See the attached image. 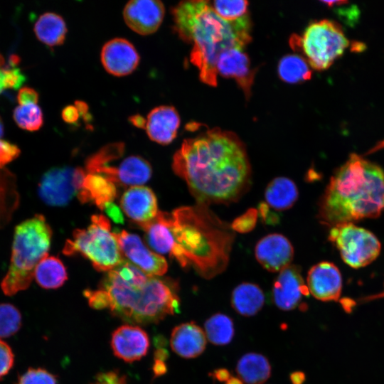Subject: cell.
<instances>
[{"label":"cell","instance_id":"cell-1","mask_svg":"<svg viewBox=\"0 0 384 384\" xmlns=\"http://www.w3.org/2000/svg\"><path fill=\"white\" fill-rule=\"evenodd\" d=\"M174 173L186 183L198 203H230L247 191L251 166L242 142L214 129L186 139L174 154Z\"/></svg>","mask_w":384,"mask_h":384},{"label":"cell","instance_id":"cell-2","mask_svg":"<svg viewBox=\"0 0 384 384\" xmlns=\"http://www.w3.org/2000/svg\"><path fill=\"white\" fill-rule=\"evenodd\" d=\"M89 305L108 309L131 324L157 323L178 313L180 299L176 284L145 274L129 262L107 272L96 289L84 292Z\"/></svg>","mask_w":384,"mask_h":384},{"label":"cell","instance_id":"cell-3","mask_svg":"<svg viewBox=\"0 0 384 384\" xmlns=\"http://www.w3.org/2000/svg\"><path fill=\"white\" fill-rule=\"evenodd\" d=\"M161 215L169 229L167 254L182 267H192L207 279L225 270L235 238L231 225L200 203Z\"/></svg>","mask_w":384,"mask_h":384},{"label":"cell","instance_id":"cell-4","mask_svg":"<svg viewBox=\"0 0 384 384\" xmlns=\"http://www.w3.org/2000/svg\"><path fill=\"white\" fill-rule=\"evenodd\" d=\"M384 210V170L351 154L331 176L319 204L322 223L334 227L378 217Z\"/></svg>","mask_w":384,"mask_h":384},{"label":"cell","instance_id":"cell-5","mask_svg":"<svg viewBox=\"0 0 384 384\" xmlns=\"http://www.w3.org/2000/svg\"><path fill=\"white\" fill-rule=\"evenodd\" d=\"M179 36L193 43L191 61L203 82L217 85V63L222 52L244 48L251 41L250 31L220 18L208 1L180 2L173 10Z\"/></svg>","mask_w":384,"mask_h":384},{"label":"cell","instance_id":"cell-6","mask_svg":"<svg viewBox=\"0 0 384 384\" xmlns=\"http://www.w3.org/2000/svg\"><path fill=\"white\" fill-rule=\"evenodd\" d=\"M52 230L42 215H36L16 227L11 262L1 287L8 296L27 289L38 264L48 255Z\"/></svg>","mask_w":384,"mask_h":384},{"label":"cell","instance_id":"cell-7","mask_svg":"<svg viewBox=\"0 0 384 384\" xmlns=\"http://www.w3.org/2000/svg\"><path fill=\"white\" fill-rule=\"evenodd\" d=\"M91 224L85 229H76L72 239L66 240L63 254H80L86 257L97 271L109 272L123 261L119 243L109 219L102 215H93Z\"/></svg>","mask_w":384,"mask_h":384},{"label":"cell","instance_id":"cell-8","mask_svg":"<svg viewBox=\"0 0 384 384\" xmlns=\"http://www.w3.org/2000/svg\"><path fill=\"white\" fill-rule=\"evenodd\" d=\"M291 41L292 48H300L309 65L316 70L328 69L350 45L341 26L329 19L311 23L302 37L293 36Z\"/></svg>","mask_w":384,"mask_h":384},{"label":"cell","instance_id":"cell-9","mask_svg":"<svg viewBox=\"0 0 384 384\" xmlns=\"http://www.w3.org/2000/svg\"><path fill=\"white\" fill-rule=\"evenodd\" d=\"M329 239L335 244L344 262L353 268L371 263L381 249L380 242L373 233L353 223L331 227Z\"/></svg>","mask_w":384,"mask_h":384},{"label":"cell","instance_id":"cell-10","mask_svg":"<svg viewBox=\"0 0 384 384\" xmlns=\"http://www.w3.org/2000/svg\"><path fill=\"white\" fill-rule=\"evenodd\" d=\"M85 175L82 168L53 167L43 175L38 184V195L47 205L65 206L77 196Z\"/></svg>","mask_w":384,"mask_h":384},{"label":"cell","instance_id":"cell-11","mask_svg":"<svg viewBox=\"0 0 384 384\" xmlns=\"http://www.w3.org/2000/svg\"><path fill=\"white\" fill-rule=\"evenodd\" d=\"M122 256L145 274L160 277L168 270V264L164 257L149 250L136 234L125 230L113 232Z\"/></svg>","mask_w":384,"mask_h":384},{"label":"cell","instance_id":"cell-12","mask_svg":"<svg viewBox=\"0 0 384 384\" xmlns=\"http://www.w3.org/2000/svg\"><path fill=\"white\" fill-rule=\"evenodd\" d=\"M164 14V6L158 0H132L123 9V18L127 26L144 36L158 30Z\"/></svg>","mask_w":384,"mask_h":384},{"label":"cell","instance_id":"cell-13","mask_svg":"<svg viewBox=\"0 0 384 384\" xmlns=\"http://www.w3.org/2000/svg\"><path fill=\"white\" fill-rule=\"evenodd\" d=\"M139 55L134 45L123 38H115L103 46L100 59L105 70L114 76L131 74L139 63Z\"/></svg>","mask_w":384,"mask_h":384},{"label":"cell","instance_id":"cell-14","mask_svg":"<svg viewBox=\"0 0 384 384\" xmlns=\"http://www.w3.org/2000/svg\"><path fill=\"white\" fill-rule=\"evenodd\" d=\"M309 294V291L302 277L300 268L293 265L279 272L272 287L274 303L284 311L295 309L302 297L308 296Z\"/></svg>","mask_w":384,"mask_h":384},{"label":"cell","instance_id":"cell-15","mask_svg":"<svg viewBox=\"0 0 384 384\" xmlns=\"http://www.w3.org/2000/svg\"><path fill=\"white\" fill-rule=\"evenodd\" d=\"M255 257L267 270L279 272L291 265L294 248L289 240L278 233L269 234L258 241Z\"/></svg>","mask_w":384,"mask_h":384},{"label":"cell","instance_id":"cell-16","mask_svg":"<svg viewBox=\"0 0 384 384\" xmlns=\"http://www.w3.org/2000/svg\"><path fill=\"white\" fill-rule=\"evenodd\" d=\"M309 293L323 302L337 301L342 289V277L338 267L329 262L311 267L306 277Z\"/></svg>","mask_w":384,"mask_h":384},{"label":"cell","instance_id":"cell-17","mask_svg":"<svg viewBox=\"0 0 384 384\" xmlns=\"http://www.w3.org/2000/svg\"><path fill=\"white\" fill-rule=\"evenodd\" d=\"M111 346L117 358L131 363L141 359L146 354L149 348V338L141 327L122 325L112 333Z\"/></svg>","mask_w":384,"mask_h":384},{"label":"cell","instance_id":"cell-18","mask_svg":"<svg viewBox=\"0 0 384 384\" xmlns=\"http://www.w3.org/2000/svg\"><path fill=\"white\" fill-rule=\"evenodd\" d=\"M120 206L125 215L139 227L150 223L157 215V200L148 187L132 186L122 195Z\"/></svg>","mask_w":384,"mask_h":384},{"label":"cell","instance_id":"cell-19","mask_svg":"<svg viewBox=\"0 0 384 384\" xmlns=\"http://www.w3.org/2000/svg\"><path fill=\"white\" fill-rule=\"evenodd\" d=\"M216 68L218 74L233 78L245 95L250 96L255 72L251 69L249 58L242 48L234 47L222 52Z\"/></svg>","mask_w":384,"mask_h":384},{"label":"cell","instance_id":"cell-20","mask_svg":"<svg viewBox=\"0 0 384 384\" xmlns=\"http://www.w3.org/2000/svg\"><path fill=\"white\" fill-rule=\"evenodd\" d=\"M180 117L176 110L161 105L151 110L147 115L146 132L151 140L160 144H169L176 137Z\"/></svg>","mask_w":384,"mask_h":384},{"label":"cell","instance_id":"cell-21","mask_svg":"<svg viewBox=\"0 0 384 384\" xmlns=\"http://www.w3.org/2000/svg\"><path fill=\"white\" fill-rule=\"evenodd\" d=\"M170 345L173 351L184 358H193L201 355L206 346L203 330L194 322L176 326L172 331Z\"/></svg>","mask_w":384,"mask_h":384},{"label":"cell","instance_id":"cell-22","mask_svg":"<svg viewBox=\"0 0 384 384\" xmlns=\"http://www.w3.org/2000/svg\"><path fill=\"white\" fill-rule=\"evenodd\" d=\"M117 193V185L107 177L96 173L85 172L77 197L82 203L92 202L103 210L106 204L114 201Z\"/></svg>","mask_w":384,"mask_h":384},{"label":"cell","instance_id":"cell-23","mask_svg":"<svg viewBox=\"0 0 384 384\" xmlns=\"http://www.w3.org/2000/svg\"><path fill=\"white\" fill-rule=\"evenodd\" d=\"M265 304V295L259 286L250 282L238 285L231 294V305L236 312L245 316L255 315Z\"/></svg>","mask_w":384,"mask_h":384},{"label":"cell","instance_id":"cell-24","mask_svg":"<svg viewBox=\"0 0 384 384\" xmlns=\"http://www.w3.org/2000/svg\"><path fill=\"white\" fill-rule=\"evenodd\" d=\"M116 168L117 185L126 186H142L151 176L150 164L139 156H129L125 158Z\"/></svg>","mask_w":384,"mask_h":384},{"label":"cell","instance_id":"cell-25","mask_svg":"<svg viewBox=\"0 0 384 384\" xmlns=\"http://www.w3.org/2000/svg\"><path fill=\"white\" fill-rule=\"evenodd\" d=\"M33 31L41 42L53 47L63 43L68 29L62 16L53 12H46L35 23Z\"/></svg>","mask_w":384,"mask_h":384},{"label":"cell","instance_id":"cell-26","mask_svg":"<svg viewBox=\"0 0 384 384\" xmlns=\"http://www.w3.org/2000/svg\"><path fill=\"white\" fill-rule=\"evenodd\" d=\"M298 195L294 182L284 176L272 180L265 192V201L269 206L279 211L290 208L297 201Z\"/></svg>","mask_w":384,"mask_h":384},{"label":"cell","instance_id":"cell-27","mask_svg":"<svg viewBox=\"0 0 384 384\" xmlns=\"http://www.w3.org/2000/svg\"><path fill=\"white\" fill-rule=\"evenodd\" d=\"M236 372L246 384H262L271 375V366L263 355L248 353L238 361Z\"/></svg>","mask_w":384,"mask_h":384},{"label":"cell","instance_id":"cell-28","mask_svg":"<svg viewBox=\"0 0 384 384\" xmlns=\"http://www.w3.org/2000/svg\"><path fill=\"white\" fill-rule=\"evenodd\" d=\"M34 279L44 289H56L68 279L66 268L60 259L47 255L36 266Z\"/></svg>","mask_w":384,"mask_h":384},{"label":"cell","instance_id":"cell-29","mask_svg":"<svg viewBox=\"0 0 384 384\" xmlns=\"http://www.w3.org/2000/svg\"><path fill=\"white\" fill-rule=\"evenodd\" d=\"M215 13L225 21L250 31L248 2L244 0L209 1Z\"/></svg>","mask_w":384,"mask_h":384},{"label":"cell","instance_id":"cell-30","mask_svg":"<svg viewBox=\"0 0 384 384\" xmlns=\"http://www.w3.org/2000/svg\"><path fill=\"white\" fill-rule=\"evenodd\" d=\"M307 61L296 54L284 56L279 62L277 71L281 80L294 84L309 80L311 70Z\"/></svg>","mask_w":384,"mask_h":384},{"label":"cell","instance_id":"cell-31","mask_svg":"<svg viewBox=\"0 0 384 384\" xmlns=\"http://www.w3.org/2000/svg\"><path fill=\"white\" fill-rule=\"evenodd\" d=\"M208 340L217 346L229 343L235 334L233 321L228 316L217 313L209 317L204 324Z\"/></svg>","mask_w":384,"mask_h":384},{"label":"cell","instance_id":"cell-32","mask_svg":"<svg viewBox=\"0 0 384 384\" xmlns=\"http://www.w3.org/2000/svg\"><path fill=\"white\" fill-rule=\"evenodd\" d=\"M13 117L20 128L29 132L38 130L43 124V112L37 104L17 106Z\"/></svg>","mask_w":384,"mask_h":384},{"label":"cell","instance_id":"cell-33","mask_svg":"<svg viewBox=\"0 0 384 384\" xmlns=\"http://www.w3.org/2000/svg\"><path fill=\"white\" fill-rule=\"evenodd\" d=\"M124 151V144L122 142L108 144L88 157L84 169L88 171L110 164L111 161L120 158Z\"/></svg>","mask_w":384,"mask_h":384},{"label":"cell","instance_id":"cell-34","mask_svg":"<svg viewBox=\"0 0 384 384\" xmlns=\"http://www.w3.org/2000/svg\"><path fill=\"white\" fill-rule=\"evenodd\" d=\"M21 325V315L18 309L10 304H0V338L14 335Z\"/></svg>","mask_w":384,"mask_h":384},{"label":"cell","instance_id":"cell-35","mask_svg":"<svg viewBox=\"0 0 384 384\" xmlns=\"http://www.w3.org/2000/svg\"><path fill=\"white\" fill-rule=\"evenodd\" d=\"M54 375L43 368H30L18 379V384H57Z\"/></svg>","mask_w":384,"mask_h":384},{"label":"cell","instance_id":"cell-36","mask_svg":"<svg viewBox=\"0 0 384 384\" xmlns=\"http://www.w3.org/2000/svg\"><path fill=\"white\" fill-rule=\"evenodd\" d=\"M258 217V210L254 208L247 210L242 215L238 217L231 223L233 230L240 233L251 231L255 226Z\"/></svg>","mask_w":384,"mask_h":384},{"label":"cell","instance_id":"cell-37","mask_svg":"<svg viewBox=\"0 0 384 384\" xmlns=\"http://www.w3.org/2000/svg\"><path fill=\"white\" fill-rule=\"evenodd\" d=\"M14 360V356L10 346L0 339V378L11 370Z\"/></svg>","mask_w":384,"mask_h":384},{"label":"cell","instance_id":"cell-38","mask_svg":"<svg viewBox=\"0 0 384 384\" xmlns=\"http://www.w3.org/2000/svg\"><path fill=\"white\" fill-rule=\"evenodd\" d=\"M20 152L16 145L0 139V169L17 158Z\"/></svg>","mask_w":384,"mask_h":384},{"label":"cell","instance_id":"cell-39","mask_svg":"<svg viewBox=\"0 0 384 384\" xmlns=\"http://www.w3.org/2000/svg\"><path fill=\"white\" fill-rule=\"evenodd\" d=\"M12 64L11 68L4 70V84L5 88L18 89L26 80L25 75L20 69L14 67Z\"/></svg>","mask_w":384,"mask_h":384},{"label":"cell","instance_id":"cell-40","mask_svg":"<svg viewBox=\"0 0 384 384\" xmlns=\"http://www.w3.org/2000/svg\"><path fill=\"white\" fill-rule=\"evenodd\" d=\"M90 384H127L124 375L117 371H107L97 374Z\"/></svg>","mask_w":384,"mask_h":384},{"label":"cell","instance_id":"cell-41","mask_svg":"<svg viewBox=\"0 0 384 384\" xmlns=\"http://www.w3.org/2000/svg\"><path fill=\"white\" fill-rule=\"evenodd\" d=\"M38 98V92L30 87H21L17 95V100L19 105L37 104Z\"/></svg>","mask_w":384,"mask_h":384},{"label":"cell","instance_id":"cell-42","mask_svg":"<svg viewBox=\"0 0 384 384\" xmlns=\"http://www.w3.org/2000/svg\"><path fill=\"white\" fill-rule=\"evenodd\" d=\"M61 116L66 123L75 124L78 122L80 114L75 105H68L63 110Z\"/></svg>","mask_w":384,"mask_h":384},{"label":"cell","instance_id":"cell-43","mask_svg":"<svg viewBox=\"0 0 384 384\" xmlns=\"http://www.w3.org/2000/svg\"><path fill=\"white\" fill-rule=\"evenodd\" d=\"M111 219L118 223H123L124 218L121 210L113 202L106 204L103 208Z\"/></svg>","mask_w":384,"mask_h":384},{"label":"cell","instance_id":"cell-44","mask_svg":"<svg viewBox=\"0 0 384 384\" xmlns=\"http://www.w3.org/2000/svg\"><path fill=\"white\" fill-rule=\"evenodd\" d=\"M210 376L220 382H226L232 377L230 373L226 368L215 369L210 373Z\"/></svg>","mask_w":384,"mask_h":384},{"label":"cell","instance_id":"cell-45","mask_svg":"<svg viewBox=\"0 0 384 384\" xmlns=\"http://www.w3.org/2000/svg\"><path fill=\"white\" fill-rule=\"evenodd\" d=\"M129 121L136 127L145 129L146 119L140 114H134L129 117Z\"/></svg>","mask_w":384,"mask_h":384},{"label":"cell","instance_id":"cell-46","mask_svg":"<svg viewBox=\"0 0 384 384\" xmlns=\"http://www.w3.org/2000/svg\"><path fill=\"white\" fill-rule=\"evenodd\" d=\"M75 106L78 110L80 116L83 117L85 120H88V105L85 102L78 100L75 102Z\"/></svg>","mask_w":384,"mask_h":384},{"label":"cell","instance_id":"cell-47","mask_svg":"<svg viewBox=\"0 0 384 384\" xmlns=\"http://www.w3.org/2000/svg\"><path fill=\"white\" fill-rule=\"evenodd\" d=\"M290 380L292 384H303L305 380V375L301 371L293 372L290 374Z\"/></svg>","mask_w":384,"mask_h":384},{"label":"cell","instance_id":"cell-48","mask_svg":"<svg viewBox=\"0 0 384 384\" xmlns=\"http://www.w3.org/2000/svg\"><path fill=\"white\" fill-rule=\"evenodd\" d=\"M4 59L3 56L0 54V93L4 90Z\"/></svg>","mask_w":384,"mask_h":384},{"label":"cell","instance_id":"cell-49","mask_svg":"<svg viewBox=\"0 0 384 384\" xmlns=\"http://www.w3.org/2000/svg\"><path fill=\"white\" fill-rule=\"evenodd\" d=\"M322 3L325 4L329 7H331L334 6H342L346 4H348V2L346 1H322Z\"/></svg>","mask_w":384,"mask_h":384},{"label":"cell","instance_id":"cell-50","mask_svg":"<svg viewBox=\"0 0 384 384\" xmlns=\"http://www.w3.org/2000/svg\"><path fill=\"white\" fill-rule=\"evenodd\" d=\"M225 384H243V381L240 378L231 377Z\"/></svg>","mask_w":384,"mask_h":384},{"label":"cell","instance_id":"cell-51","mask_svg":"<svg viewBox=\"0 0 384 384\" xmlns=\"http://www.w3.org/2000/svg\"><path fill=\"white\" fill-rule=\"evenodd\" d=\"M4 134V124L1 118L0 117V137Z\"/></svg>","mask_w":384,"mask_h":384}]
</instances>
